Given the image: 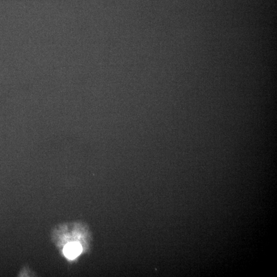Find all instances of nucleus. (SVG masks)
<instances>
[{"mask_svg":"<svg viewBox=\"0 0 277 277\" xmlns=\"http://www.w3.org/2000/svg\"><path fill=\"white\" fill-rule=\"evenodd\" d=\"M82 248L80 244L71 242L66 244L63 249L64 255L70 259L76 258L82 252Z\"/></svg>","mask_w":277,"mask_h":277,"instance_id":"f257e3e1","label":"nucleus"}]
</instances>
